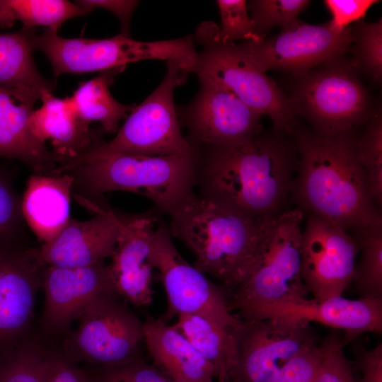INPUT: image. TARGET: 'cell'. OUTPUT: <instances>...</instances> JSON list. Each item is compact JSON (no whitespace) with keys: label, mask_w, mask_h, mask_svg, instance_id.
<instances>
[{"label":"cell","mask_w":382,"mask_h":382,"mask_svg":"<svg viewBox=\"0 0 382 382\" xmlns=\"http://www.w3.org/2000/svg\"><path fill=\"white\" fill-rule=\"evenodd\" d=\"M215 368L217 382H229L235 357V329L197 315L181 313L173 325Z\"/></svg>","instance_id":"cell-26"},{"label":"cell","mask_w":382,"mask_h":382,"mask_svg":"<svg viewBox=\"0 0 382 382\" xmlns=\"http://www.w3.org/2000/svg\"><path fill=\"white\" fill-rule=\"evenodd\" d=\"M73 183V177L66 173L30 177L22 210L28 228L42 243L54 240L71 219Z\"/></svg>","instance_id":"cell-24"},{"label":"cell","mask_w":382,"mask_h":382,"mask_svg":"<svg viewBox=\"0 0 382 382\" xmlns=\"http://www.w3.org/2000/svg\"><path fill=\"white\" fill-rule=\"evenodd\" d=\"M310 4L308 0H253L247 7L257 30L266 35L274 27L284 30L297 23Z\"/></svg>","instance_id":"cell-34"},{"label":"cell","mask_w":382,"mask_h":382,"mask_svg":"<svg viewBox=\"0 0 382 382\" xmlns=\"http://www.w3.org/2000/svg\"><path fill=\"white\" fill-rule=\"evenodd\" d=\"M28 228L22 198L8 174L0 168V248L25 243Z\"/></svg>","instance_id":"cell-33"},{"label":"cell","mask_w":382,"mask_h":382,"mask_svg":"<svg viewBox=\"0 0 382 382\" xmlns=\"http://www.w3.org/2000/svg\"><path fill=\"white\" fill-rule=\"evenodd\" d=\"M304 217L300 209H289L270 221L257 260L243 281L226 292L230 310L239 318L259 306L306 298L301 253Z\"/></svg>","instance_id":"cell-6"},{"label":"cell","mask_w":382,"mask_h":382,"mask_svg":"<svg viewBox=\"0 0 382 382\" xmlns=\"http://www.w3.org/2000/svg\"><path fill=\"white\" fill-rule=\"evenodd\" d=\"M74 3L88 13L95 8H103L115 14L120 20L123 35H130V20L138 1L123 0H79Z\"/></svg>","instance_id":"cell-41"},{"label":"cell","mask_w":382,"mask_h":382,"mask_svg":"<svg viewBox=\"0 0 382 382\" xmlns=\"http://www.w3.org/2000/svg\"><path fill=\"white\" fill-rule=\"evenodd\" d=\"M235 341L229 382H269L296 354L317 344L310 323L274 318L241 320Z\"/></svg>","instance_id":"cell-13"},{"label":"cell","mask_w":382,"mask_h":382,"mask_svg":"<svg viewBox=\"0 0 382 382\" xmlns=\"http://www.w3.org/2000/svg\"><path fill=\"white\" fill-rule=\"evenodd\" d=\"M376 0H325L323 4L330 13V26L340 32L345 30L366 16L369 9L378 3Z\"/></svg>","instance_id":"cell-39"},{"label":"cell","mask_w":382,"mask_h":382,"mask_svg":"<svg viewBox=\"0 0 382 382\" xmlns=\"http://www.w3.org/2000/svg\"><path fill=\"white\" fill-rule=\"evenodd\" d=\"M188 72L174 61L167 62L161 84L126 117L115 137L104 140L95 149L105 153L146 156L185 154L192 152L182 134L173 100L174 89L185 83Z\"/></svg>","instance_id":"cell-9"},{"label":"cell","mask_w":382,"mask_h":382,"mask_svg":"<svg viewBox=\"0 0 382 382\" xmlns=\"http://www.w3.org/2000/svg\"><path fill=\"white\" fill-rule=\"evenodd\" d=\"M197 146L199 197L255 221L288 210L298 166L291 135L272 129L242 141Z\"/></svg>","instance_id":"cell-1"},{"label":"cell","mask_w":382,"mask_h":382,"mask_svg":"<svg viewBox=\"0 0 382 382\" xmlns=\"http://www.w3.org/2000/svg\"><path fill=\"white\" fill-rule=\"evenodd\" d=\"M196 96L178 110L181 127L194 146L242 141L264 132L262 115L218 84L199 81Z\"/></svg>","instance_id":"cell-16"},{"label":"cell","mask_w":382,"mask_h":382,"mask_svg":"<svg viewBox=\"0 0 382 382\" xmlns=\"http://www.w3.org/2000/svg\"><path fill=\"white\" fill-rule=\"evenodd\" d=\"M243 320L274 318L315 322L343 332L344 347L365 332L382 331V301L342 296L325 299L307 298L257 306L240 317Z\"/></svg>","instance_id":"cell-18"},{"label":"cell","mask_w":382,"mask_h":382,"mask_svg":"<svg viewBox=\"0 0 382 382\" xmlns=\"http://www.w3.org/2000/svg\"><path fill=\"white\" fill-rule=\"evenodd\" d=\"M45 382H100L94 372L76 366L61 352L49 346L45 371Z\"/></svg>","instance_id":"cell-38"},{"label":"cell","mask_w":382,"mask_h":382,"mask_svg":"<svg viewBox=\"0 0 382 382\" xmlns=\"http://www.w3.org/2000/svg\"><path fill=\"white\" fill-rule=\"evenodd\" d=\"M113 297L100 301L79 318L78 328L68 330L59 347L71 361L99 367L119 366L141 357L143 322L129 307Z\"/></svg>","instance_id":"cell-11"},{"label":"cell","mask_w":382,"mask_h":382,"mask_svg":"<svg viewBox=\"0 0 382 382\" xmlns=\"http://www.w3.org/2000/svg\"><path fill=\"white\" fill-rule=\"evenodd\" d=\"M357 141L359 158L364 168L369 195L374 204L382 206V115L376 110L365 124Z\"/></svg>","instance_id":"cell-31"},{"label":"cell","mask_w":382,"mask_h":382,"mask_svg":"<svg viewBox=\"0 0 382 382\" xmlns=\"http://www.w3.org/2000/svg\"><path fill=\"white\" fill-rule=\"evenodd\" d=\"M47 267L39 248L25 243L0 248V352L33 333L36 296Z\"/></svg>","instance_id":"cell-14"},{"label":"cell","mask_w":382,"mask_h":382,"mask_svg":"<svg viewBox=\"0 0 382 382\" xmlns=\"http://www.w3.org/2000/svg\"><path fill=\"white\" fill-rule=\"evenodd\" d=\"M323 343L309 347L293 357L269 382H313L324 356Z\"/></svg>","instance_id":"cell-37"},{"label":"cell","mask_w":382,"mask_h":382,"mask_svg":"<svg viewBox=\"0 0 382 382\" xmlns=\"http://www.w3.org/2000/svg\"><path fill=\"white\" fill-rule=\"evenodd\" d=\"M42 289L45 302L40 325L46 337L65 334L93 304L120 297L104 262L75 268L47 265Z\"/></svg>","instance_id":"cell-17"},{"label":"cell","mask_w":382,"mask_h":382,"mask_svg":"<svg viewBox=\"0 0 382 382\" xmlns=\"http://www.w3.org/2000/svg\"><path fill=\"white\" fill-rule=\"evenodd\" d=\"M114 212L120 232L108 267L115 290L120 298L135 306H149L154 294L151 241L161 216L154 209L138 214Z\"/></svg>","instance_id":"cell-19"},{"label":"cell","mask_w":382,"mask_h":382,"mask_svg":"<svg viewBox=\"0 0 382 382\" xmlns=\"http://www.w3.org/2000/svg\"><path fill=\"white\" fill-rule=\"evenodd\" d=\"M172 237L195 256V267L229 291L245 277L262 250L271 220L255 221L197 195L170 215Z\"/></svg>","instance_id":"cell-4"},{"label":"cell","mask_w":382,"mask_h":382,"mask_svg":"<svg viewBox=\"0 0 382 382\" xmlns=\"http://www.w3.org/2000/svg\"><path fill=\"white\" fill-rule=\"evenodd\" d=\"M35 33L21 28L0 33V86L22 89L41 100L45 94L52 93L54 83L40 73L34 62Z\"/></svg>","instance_id":"cell-25"},{"label":"cell","mask_w":382,"mask_h":382,"mask_svg":"<svg viewBox=\"0 0 382 382\" xmlns=\"http://www.w3.org/2000/svg\"><path fill=\"white\" fill-rule=\"evenodd\" d=\"M351 45V26L340 32L329 21L313 25L299 20L270 38L238 46L260 71L279 70L296 77L345 58Z\"/></svg>","instance_id":"cell-12"},{"label":"cell","mask_w":382,"mask_h":382,"mask_svg":"<svg viewBox=\"0 0 382 382\" xmlns=\"http://www.w3.org/2000/svg\"><path fill=\"white\" fill-rule=\"evenodd\" d=\"M193 37L202 50L198 52L190 72L197 74L199 81L228 89L254 110L268 116L273 129L291 135L300 115L294 99L257 69L237 44L221 40L219 26L214 22L201 23Z\"/></svg>","instance_id":"cell-5"},{"label":"cell","mask_w":382,"mask_h":382,"mask_svg":"<svg viewBox=\"0 0 382 382\" xmlns=\"http://www.w3.org/2000/svg\"><path fill=\"white\" fill-rule=\"evenodd\" d=\"M192 35L183 37L142 42L119 34L106 39L64 38L55 30L35 33L33 43L47 57L55 77L125 67L145 59L174 61L189 73L197 52Z\"/></svg>","instance_id":"cell-7"},{"label":"cell","mask_w":382,"mask_h":382,"mask_svg":"<svg viewBox=\"0 0 382 382\" xmlns=\"http://www.w3.org/2000/svg\"><path fill=\"white\" fill-rule=\"evenodd\" d=\"M48 348L33 332L20 345L0 352V382H45Z\"/></svg>","instance_id":"cell-30"},{"label":"cell","mask_w":382,"mask_h":382,"mask_svg":"<svg viewBox=\"0 0 382 382\" xmlns=\"http://www.w3.org/2000/svg\"><path fill=\"white\" fill-rule=\"evenodd\" d=\"M143 332L155 367L173 382H214L215 368L173 325L148 316Z\"/></svg>","instance_id":"cell-23"},{"label":"cell","mask_w":382,"mask_h":382,"mask_svg":"<svg viewBox=\"0 0 382 382\" xmlns=\"http://www.w3.org/2000/svg\"><path fill=\"white\" fill-rule=\"evenodd\" d=\"M352 234L360 253L352 282L359 298L382 301V224L360 228Z\"/></svg>","instance_id":"cell-29"},{"label":"cell","mask_w":382,"mask_h":382,"mask_svg":"<svg viewBox=\"0 0 382 382\" xmlns=\"http://www.w3.org/2000/svg\"><path fill=\"white\" fill-rule=\"evenodd\" d=\"M88 13L66 0H0V28H10L19 21L24 29L44 26L57 32L67 20Z\"/></svg>","instance_id":"cell-28"},{"label":"cell","mask_w":382,"mask_h":382,"mask_svg":"<svg viewBox=\"0 0 382 382\" xmlns=\"http://www.w3.org/2000/svg\"><path fill=\"white\" fill-rule=\"evenodd\" d=\"M124 68L100 71L97 77L80 83L70 97L81 120L88 124L100 122L107 133L117 132L120 120L126 118L134 108L118 102L109 90L114 76Z\"/></svg>","instance_id":"cell-27"},{"label":"cell","mask_w":382,"mask_h":382,"mask_svg":"<svg viewBox=\"0 0 382 382\" xmlns=\"http://www.w3.org/2000/svg\"><path fill=\"white\" fill-rule=\"evenodd\" d=\"M38 100L24 90L0 86V157L17 158L34 174H54L57 158L30 129V117Z\"/></svg>","instance_id":"cell-21"},{"label":"cell","mask_w":382,"mask_h":382,"mask_svg":"<svg viewBox=\"0 0 382 382\" xmlns=\"http://www.w3.org/2000/svg\"><path fill=\"white\" fill-rule=\"evenodd\" d=\"M290 96L322 138L364 125L376 112L359 69L345 58L294 77Z\"/></svg>","instance_id":"cell-8"},{"label":"cell","mask_w":382,"mask_h":382,"mask_svg":"<svg viewBox=\"0 0 382 382\" xmlns=\"http://www.w3.org/2000/svg\"><path fill=\"white\" fill-rule=\"evenodd\" d=\"M156 224L151 241L150 261L158 271L168 301L160 319L167 323L174 316L187 313L221 325L238 326L241 319L230 310L225 289L183 258L162 216Z\"/></svg>","instance_id":"cell-10"},{"label":"cell","mask_w":382,"mask_h":382,"mask_svg":"<svg viewBox=\"0 0 382 382\" xmlns=\"http://www.w3.org/2000/svg\"><path fill=\"white\" fill-rule=\"evenodd\" d=\"M357 128L322 138L296 123L291 134L298 156L292 200L304 214L348 232L382 224L381 209L368 193Z\"/></svg>","instance_id":"cell-2"},{"label":"cell","mask_w":382,"mask_h":382,"mask_svg":"<svg viewBox=\"0 0 382 382\" xmlns=\"http://www.w3.org/2000/svg\"><path fill=\"white\" fill-rule=\"evenodd\" d=\"M114 368L118 377L124 382H173L157 368L146 363L141 357Z\"/></svg>","instance_id":"cell-42"},{"label":"cell","mask_w":382,"mask_h":382,"mask_svg":"<svg viewBox=\"0 0 382 382\" xmlns=\"http://www.w3.org/2000/svg\"><path fill=\"white\" fill-rule=\"evenodd\" d=\"M323 345L324 356L313 382H355L352 367L343 352L342 335L333 330Z\"/></svg>","instance_id":"cell-36"},{"label":"cell","mask_w":382,"mask_h":382,"mask_svg":"<svg viewBox=\"0 0 382 382\" xmlns=\"http://www.w3.org/2000/svg\"><path fill=\"white\" fill-rule=\"evenodd\" d=\"M96 213L89 220L71 219L52 241L39 248L49 266L75 268L89 266L111 257L119 236L120 222L113 209L86 203Z\"/></svg>","instance_id":"cell-20"},{"label":"cell","mask_w":382,"mask_h":382,"mask_svg":"<svg viewBox=\"0 0 382 382\" xmlns=\"http://www.w3.org/2000/svg\"><path fill=\"white\" fill-rule=\"evenodd\" d=\"M221 17L219 35L221 40L235 42L242 40L259 42L265 39L248 13L245 0H218L216 1Z\"/></svg>","instance_id":"cell-35"},{"label":"cell","mask_w":382,"mask_h":382,"mask_svg":"<svg viewBox=\"0 0 382 382\" xmlns=\"http://www.w3.org/2000/svg\"><path fill=\"white\" fill-rule=\"evenodd\" d=\"M197 146L191 153L146 156L110 154L93 149L59 165L56 173L74 178L72 193L78 202L106 209L103 195L127 191L148 197L160 216H170L193 199Z\"/></svg>","instance_id":"cell-3"},{"label":"cell","mask_w":382,"mask_h":382,"mask_svg":"<svg viewBox=\"0 0 382 382\" xmlns=\"http://www.w3.org/2000/svg\"><path fill=\"white\" fill-rule=\"evenodd\" d=\"M351 61L375 83L382 79V20L367 23L361 20L351 26Z\"/></svg>","instance_id":"cell-32"},{"label":"cell","mask_w":382,"mask_h":382,"mask_svg":"<svg viewBox=\"0 0 382 382\" xmlns=\"http://www.w3.org/2000/svg\"><path fill=\"white\" fill-rule=\"evenodd\" d=\"M354 352L352 369L361 372L357 378L354 376L355 382H382V343L378 342L371 349L357 345Z\"/></svg>","instance_id":"cell-40"},{"label":"cell","mask_w":382,"mask_h":382,"mask_svg":"<svg viewBox=\"0 0 382 382\" xmlns=\"http://www.w3.org/2000/svg\"><path fill=\"white\" fill-rule=\"evenodd\" d=\"M306 215L301 236V274L316 299L342 296L352 283L359 245L352 234L318 216Z\"/></svg>","instance_id":"cell-15"},{"label":"cell","mask_w":382,"mask_h":382,"mask_svg":"<svg viewBox=\"0 0 382 382\" xmlns=\"http://www.w3.org/2000/svg\"><path fill=\"white\" fill-rule=\"evenodd\" d=\"M41 100L42 105L30 117V129L41 143L50 142L59 166L85 155L103 141L79 117L70 97L59 98L49 93Z\"/></svg>","instance_id":"cell-22"}]
</instances>
